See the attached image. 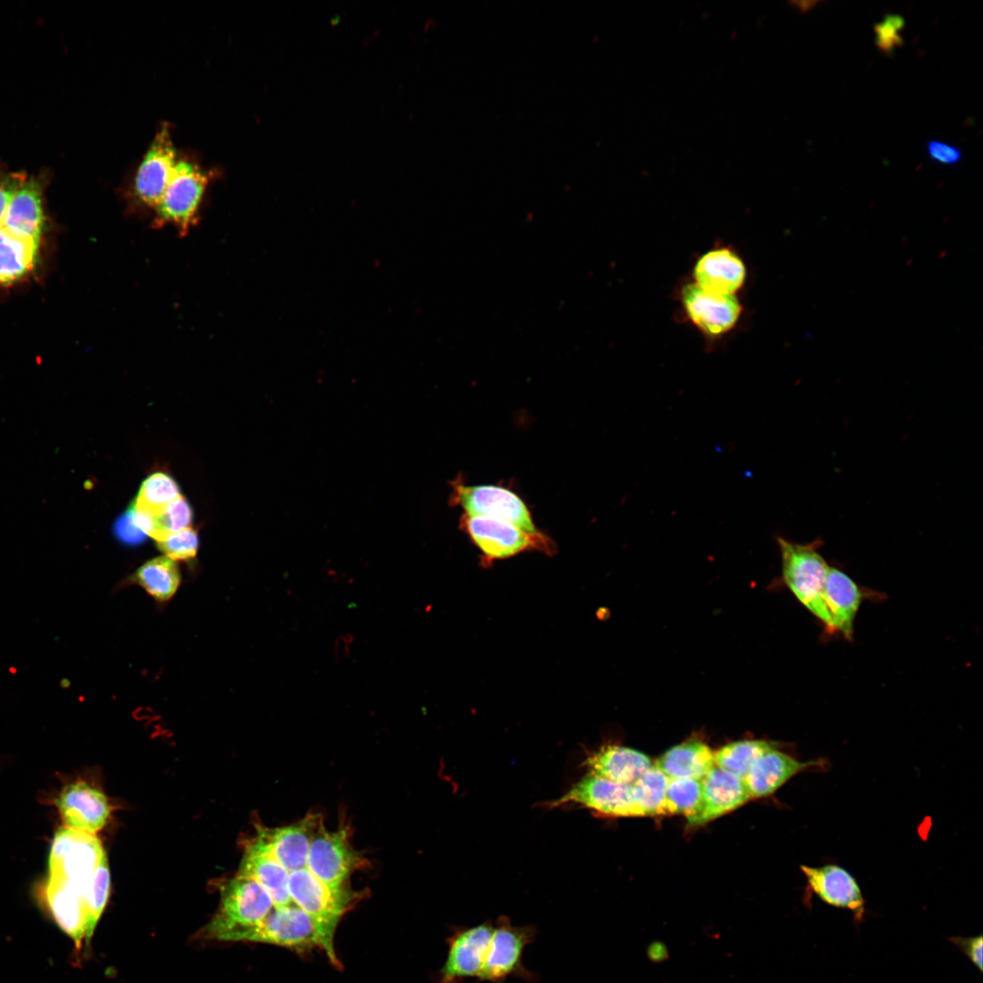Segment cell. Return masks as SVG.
<instances>
[{"label": "cell", "instance_id": "obj_30", "mask_svg": "<svg viewBox=\"0 0 983 983\" xmlns=\"http://www.w3.org/2000/svg\"><path fill=\"white\" fill-rule=\"evenodd\" d=\"M669 777L655 765L647 769L633 784V801L641 816L664 815Z\"/></svg>", "mask_w": 983, "mask_h": 983}, {"label": "cell", "instance_id": "obj_27", "mask_svg": "<svg viewBox=\"0 0 983 983\" xmlns=\"http://www.w3.org/2000/svg\"><path fill=\"white\" fill-rule=\"evenodd\" d=\"M39 243L13 235L0 227V285L13 284L35 267Z\"/></svg>", "mask_w": 983, "mask_h": 983}, {"label": "cell", "instance_id": "obj_26", "mask_svg": "<svg viewBox=\"0 0 983 983\" xmlns=\"http://www.w3.org/2000/svg\"><path fill=\"white\" fill-rule=\"evenodd\" d=\"M655 766L669 778L702 780L714 766V752L704 742L691 739L663 754Z\"/></svg>", "mask_w": 983, "mask_h": 983}, {"label": "cell", "instance_id": "obj_1", "mask_svg": "<svg viewBox=\"0 0 983 983\" xmlns=\"http://www.w3.org/2000/svg\"><path fill=\"white\" fill-rule=\"evenodd\" d=\"M337 926L319 920L294 904L274 907L259 923L226 929L215 936L225 941H251L304 950L319 948L339 964L334 948Z\"/></svg>", "mask_w": 983, "mask_h": 983}, {"label": "cell", "instance_id": "obj_11", "mask_svg": "<svg viewBox=\"0 0 983 983\" xmlns=\"http://www.w3.org/2000/svg\"><path fill=\"white\" fill-rule=\"evenodd\" d=\"M51 178L48 167L27 174L11 196L0 227L16 237L39 243L46 226L45 192Z\"/></svg>", "mask_w": 983, "mask_h": 983}, {"label": "cell", "instance_id": "obj_16", "mask_svg": "<svg viewBox=\"0 0 983 983\" xmlns=\"http://www.w3.org/2000/svg\"><path fill=\"white\" fill-rule=\"evenodd\" d=\"M806 879V890L824 903L849 910L860 923L865 916V898L856 879L844 867L828 864L821 866H800Z\"/></svg>", "mask_w": 983, "mask_h": 983}, {"label": "cell", "instance_id": "obj_4", "mask_svg": "<svg viewBox=\"0 0 983 983\" xmlns=\"http://www.w3.org/2000/svg\"><path fill=\"white\" fill-rule=\"evenodd\" d=\"M106 857L103 846L94 834L63 826L51 844L46 879L69 887L85 901L89 880Z\"/></svg>", "mask_w": 983, "mask_h": 983}, {"label": "cell", "instance_id": "obj_38", "mask_svg": "<svg viewBox=\"0 0 983 983\" xmlns=\"http://www.w3.org/2000/svg\"><path fill=\"white\" fill-rule=\"evenodd\" d=\"M925 146L928 158L935 163L955 166L962 159V151L956 146L937 140H928Z\"/></svg>", "mask_w": 983, "mask_h": 983}, {"label": "cell", "instance_id": "obj_13", "mask_svg": "<svg viewBox=\"0 0 983 983\" xmlns=\"http://www.w3.org/2000/svg\"><path fill=\"white\" fill-rule=\"evenodd\" d=\"M551 807L577 805L606 816H642L632 792V785H623L587 774Z\"/></svg>", "mask_w": 983, "mask_h": 983}, {"label": "cell", "instance_id": "obj_15", "mask_svg": "<svg viewBox=\"0 0 983 983\" xmlns=\"http://www.w3.org/2000/svg\"><path fill=\"white\" fill-rule=\"evenodd\" d=\"M684 312L704 335L716 338L728 333L737 323L742 307L735 295L704 290L694 283L681 291Z\"/></svg>", "mask_w": 983, "mask_h": 983}, {"label": "cell", "instance_id": "obj_28", "mask_svg": "<svg viewBox=\"0 0 983 983\" xmlns=\"http://www.w3.org/2000/svg\"><path fill=\"white\" fill-rule=\"evenodd\" d=\"M134 581L159 601L171 598L176 593L180 573L177 563L167 556L154 558L137 569Z\"/></svg>", "mask_w": 983, "mask_h": 983}, {"label": "cell", "instance_id": "obj_2", "mask_svg": "<svg viewBox=\"0 0 983 983\" xmlns=\"http://www.w3.org/2000/svg\"><path fill=\"white\" fill-rule=\"evenodd\" d=\"M782 560L785 585L816 619L828 634L830 621L824 603V590L829 565L819 553L820 540L796 543L782 537L776 539Z\"/></svg>", "mask_w": 983, "mask_h": 983}, {"label": "cell", "instance_id": "obj_20", "mask_svg": "<svg viewBox=\"0 0 983 983\" xmlns=\"http://www.w3.org/2000/svg\"><path fill=\"white\" fill-rule=\"evenodd\" d=\"M322 821L320 815H309L293 825L261 829L258 836L271 856L287 872L307 867L311 837Z\"/></svg>", "mask_w": 983, "mask_h": 983}, {"label": "cell", "instance_id": "obj_10", "mask_svg": "<svg viewBox=\"0 0 983 983\" xmlns=\"http://www.w3.org/2000/svg\"><path fill=\"white\" fill-rule=\"evenodd\" d=\"M177 161L170 129L167 125H163L137 168L131 187V198L136 207L155 209Z\"/></svg>", "mask_w": 983, "mask_h": 983}, {"label": "cell", "instance_id": "obj_17", "mask_svg": "<svg viewBox=\"0 0 983 983\" xmlns=\"http://www.w3.org/2000/svg\"><path fill=\"white\" fill-rule=\"evenodd\" d=\"M55 804L64 826L89 834L102 829L110 816L106 796L84 781L64 786Z\"/></svg>", "mask_w": 983, "mask_h": 983}, {"label": "cell", "instance_id": "obj_18", "mask_svg": "<svg viewBox=\"0 0 983 983\" xmlns=\"http://www.w3.org/2000/svg\"><path fill=\"white\" fill-rule=\"evenodd\" d=\"M702 795L696 811L687 817L689 825L707 823L744 805L751 797L743 779L714 766L701 780Z\"/></svg>", "mask_w": 983, "mask_h": 983}, {"label": "cell", "instance_id": "obj_25", "mask_svg": "<svg viewBox=\"0 0 983 983\" xmlns=\"http://www.w3.org/2000/svg\"><path fill=\"white\" fill-rule=\"evenodd\" d=\"M44 902L53 919L79 948L85 939L86 907L83 897L67 886L46 880Z\"/></svg>", "mask_w": 983, "mask_h": 983}, {"label": "cell", "instance_id": "obj_19", "mask_svg": "<svg viewBox=\"0 0 983 983\" xmlns=\"http://www.w3.org/2000/svg\"><path fill=\"white\" fill-rule=\"evenodd\" d=\"M824 765L825 759L801 761L774 747L755 761L743 782L751 798L767 796L797 774Z\"/></svg>", "mask_w": 983, "mask_h": 983}, {"label": "cell", "instance_id": "obj_24", "mask_svg": "<svg viewBox=\"0 0 983 983\" xmlns=\"http://www.w3.org/2000/svg\"><path fill=\"white\" fill-rule=\"evenodd\" d=\"M584 765L589 775L618 784L632 785L653 765L646 755L635 749L608 745L590 755Z\"/></svg>", "mask_w": 983, "mask_h": 983}, {"label": "cell", "instance_id": "obj_37", "mask_svg": "<svg viewBox=\"0 0 983 983\" xmlns=\"http://www.w3.org/2000/svg\"><path fill=\"white\" fill-rule=\"evenodd\" d=\"M26 176L25 170H11L0 157V226L11 196Z\"/></svg>", "mask_w": 983, "mask_h": 983}, {"label": "cell", "instance_id": "obj_31", "mask_svg": "<svg viewBox=\"0 0 983 983\" xmlns=\"http://www.w3.org/2000/svg\"><path fill=\"white\" fill-rule=\"evenodd\" d=\"M110 890V874L106 857L95 869L85 893L86 924L85 939L90 941L100 918Z\"/></svg>", "mask_w": 983, "mask_h": 983}, {"label": "cell", "instance_id": "obj_35", "mask_svg": "<svg viewBox=\"0 0 983 983\" xmlns=\"http://www.w3.org/2000/svg\"><path fill=\"white\" fill-rule=\"evenodd\" d=\"M158 549L173 561H186L196 556L198 546L197 532L190 527L170 533L157 542Z\"/></svg>", "mask_w": 983, "mask_h": 983}, {"label": "cell", "instance_id": "obj_9", "mask_svg": "<svg viewBox=\"0 0 983 983\" xmlns=\"http://www.w3.org/2000/svg\"><path fill=\"white\" fill-rule=\"evenodd\" d=\"M365 859L353 848L344 828L329 831L323 821L317 826L309 846L307 867L334 889L347 888L350 876L364 866Z\"/></svg>", "mask_w": 983, "mask_h": 983}, {"label": "cell", "instance_id": "obj_3", "mask_svg": "<svg viewBox=\"0 0 983 983\" xmlns=\"http://www.w3.org/2000/svg\"><path fill=\"white\" fill-rule=\"evenodd\" d=\"M212 174L196 163L178 159L165 192L153 210L151 227H172L185 237L198 224Z\"/></svg>", "mask_w": 983, "mask_h": 983}, {"label": "cell", "instance_id": "obj_33", "mask_svg": "<svg viewBox=\"0 0 983 983\" xmlns=\"http://www.w3.org/2000/svg\"><path fill=\"white\" fill-rule=\"evenodd\" d=\"M702 795L701 780L669 778L664 805V815L682 814L686 817L697 809Z\"/></svg>", "mask_w": 983, "mask_h": 983}, {"label": "cell", "instance_id": "obj_40", "mask_svg": "<svg viewBox=\"0 0 983 983\" xmlns=\"http://www.w3.org/2000/svg\"><path fill=\"white\" fill-rule=\"evenodd\" d=\"M948 940L952 942L953 945H955L980 972H982L983 937L981 935L975 937H949Z\"/></svg>", "mask_w": 983, "mask_h": 983}, {"label": "cell", "instance_id": "obj_42", "mask_svg": "<svg viewBox=\"0 0 983 983\" xmlns=\"http://www.w3.org/2000/svg\"><path fill=\"white\" fill-rule=\"evenodd\" d=\"M339 15H334V16H333V17L331 18V23H332V24H335V23L339 22Z\"/></svg>", "mask_w": 983, "mask_h": 983}, {"label": "cell", "instance_id": "obj_5", "mask_svg": "<svg viewBox=\"0 0 983 983\" xmlns=\"http://www.w3.org/2000/svg\"><path fill=\"white\" fill-rule=\"evenodd\" d=\"M537 928L533 925L514 926L509 917L502 916L493 924L492 935L478 981L503 983L515 977L527 983H536L539 977L528 969L522 961L525 948L534 941Z\"/></svg>", "mask_w": 983, "mask_h": 983}, {"label": "cell", "instance_id": "obj_8", "mask_svg": "<svg viewBox=\"0 0 983 983\" xmlns=\"http://www.w3.org/2000/svg\"><path fill=\"white\" fill-rule=\"evenodd\" d=\"M451 498L452 504L461 506L466 515L498 518L528 532H540L524 501L506 487L466 485L457 481L452 484Z\"/></svg>", "mask_w": 983, "mask_h": 983}, {"label": "cell", "instance_id": "obj_32", "mask_svg": "<svg viewBox=\"0 0 983 983\" xmlns=\"http://www.w3.org/2000/svg\"><path fill=\"white\" fill-rule=\"evenodd\" d=\"M180 495L178 485L172 477L157 472L142 482L133 505L151 514H157Z\"/></svg>", "mask_w": 983, "mask_h": 983}, {"label": "cell", "instance_id": "obj_41", "mask_svg": "<svg viewBox=\"0 0 983 983\" xmlns=\"http://www.w3.org/2000/svg\"><path fill=\"white\" fill-rule=\"evenodd\" d=\"M70 685V681L67 678H62L59 682V686L63 689H67Z\"/></svg>", "mask_w": 983, "mask_h": 983}, {"label": "cell", "instance_id": "obj_39", "mask_svg": "<svg viewBox=\"0 0 983 983\" xmlns=\"http://www.w3.org/2000/svg\"><path fill=\"white\" fill-rule=\"evenodd\" d=\"M114 532L118 540L129 545L141 543L147 536L134 522L129 509L116 521Z\"/></svg>", "mask_w": 983, "mask_h": 983}, {"label": "cell", "instance_id": "obj_36", "mask_svg": "<svg viewBox=\"0 0 983 983\" xmlns=\"http://www.w3.org/2000/svg\"><path fill=\"white\" fill-rule=\"evenodd\" d=\"M904 26L905 19L902 15H886L881 22L874 25L875 44L878 49L888 56L901 46V31Z\"/></svg>", "mask_w": 983, "mask_h": 983}, {"label": "cell", "instance_id": "obj_22", "mask_svg": "<svg viewBox=\"0 0 983 983\" xmlns=\"http://www.w3.org/2000/svg\"><path fill=\"white\" fill-rule=\"evenodd\" d=\"M693 276L701 289L723 295H735L744 285L746 269L742 258L729 248H715L696 261Z\"/></svg>", "mask_w": 983, "mask_h": 983}, {"label": "cell", "instance_id": "obj_6", "mask_svg": "<svg viewBox=\"0 0 983 983\" xmlns=\"http://www.w3.org/2000/svg\"><path fill=\"white\" fill-rule=\"evenodd\" d=\"M220 895V909L202 932L207 937L213 938L228 928L256 925L274 908L269 894L258 882L238 874L221 886Z\"/></svg>", "mask_w": 983, "mask_h": 983}, {"label": "cell", "instance_id": "obj_23", "mask_svg": "<svg viewBox=\"0 0 983 983\" xmlns=\"http://www.w3.org/2000/svg\"><path fill=\"white\" fill-rule=\"evenodd\" d=\"M238 875L255 879L269 894L274 907L292 905L288 890V872L269 853L265 842L258 835L247 846L242 857Z\"/></svg>", "mask_w": 983, "mask_h": 983}, {"label": "cell", "instance_id": "obj_21", "mask_svg": "<svg viewBox=\"0 0 983 983\" xmlns=\"http://www.w3.org/2000/svg\"><path fill=\"white\" fill-rule=\"evenodd\" d=\"M865 597L864 590L846 573L829 567L824 590V603L830 621L829 635L842 634L848 641L853 638L854 621Z\"/></svg>", "mask_w": 983, "mask_h": 983}, {"label": "cell", "instance_id": "obj_7", "mask_svg": "<svg viewBox=\"0 0 983 983\" xmlns=\"http://www.w3.org/2000/svg\"><path fill=\"white\" fill-rule=\"evenodd\" d=\"M461 528L488 562L532 549L552 550L549 539L542 532L531 533L498 518L463 514Z\"/></svg>", "mask_w": 983, "mask_h": 983}, {"label": "cell", "instance_id": "obj_14", "mask_svg": "<svg viewBox=\"0 0 983 983\" xmlns=\"http://www.w3.org/2000/svg\"><path fill=\"white\" fill-rule=\"evenodd\" d=\"M493 930V923L458 927L448 940L446 959L440 970L441 983H463L481 970Z\"/></svg>", "mask_w": 983, "mask_h": 983}, {"label": "cell", "instance_id": "obj_12", "mask_svg": "<svg viewBox=\"0 0 983 983\" xmlns=\"http://www.w3.org/2000/svg\"><path fill=\"white\" fill-rule=\"evenodd\" d=\"M287 882L295 906L319 920L336 926L357 897V893L349 888L329 887L308 867L288 872Z\"/></svg>", "mask_w": 983, "mask_h": 983}, {"label": "cell", "instance_id": "obj_34", "mask_svg": "<svg viewBox=\"0 0 983 983\" xmlns=\"http://www.w3.org/2000/svg\"><path fill=\"white\" fill-rule=\"evenodd\" d=\"M152 515L156 524L153 539L157 542L170 533L188 528L193 518L191 507L182 495L169 502L158 513Z\"/></svg>", "mask_w": 983, "mask_h": 983}, {"label": "cell", "instance_id": "obj_29", "mask_svg": "<svg viewBox=\"0 0 983 983\" xmlns=\"http://www.w3.org/2000/svg\"><path fill=\"white\" fill-rule=\"evenodd\" d=\"M774 747L764 740L733 742L714 752V765L743 779L755 761Z\"/></svg>", "mask_w": 983, "mask_h": 983}]
</instances>
